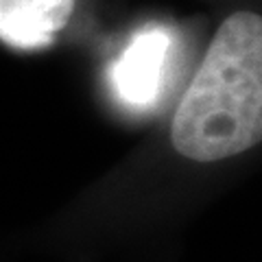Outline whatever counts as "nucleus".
<instances>
[{"label": "nucleus", "mask_w": 262, "mask_h": 262, "mask_svg": "<svg viewBox=\"0 0 262 262\" xmlns=\"http://www.w3.org/2000/svg\"><path fill=\"white\" fill-rule=\"evenodd\" d=\"M75 0H0V39L20 51L53 42L68 24Z\"/></svg>", "instance_id": "obj_3"}, {"label": "nucleus", "mask_w": 262, "mask_h": 262, "mask_svg": "<svg viewBox=\"0 0 262 262\" xmlns=\"http://www.w3.org/2000/svg\"><path fill=\"white\" fill-rule=\"evenodd\" d=\"M262 136V20L236 11L221 24L175 112L179 155L219 162L249 151Z\"/></svg>", "instance_id": "obj_1"}, {"label": "nucleus", "mask_w": 262, "mask_h": 262, "mask_svg": "<svg viewBox=\"0 0 262 262\" xmlns=\"http://www.w3.org/2000/svg\"><path fill=\"white\" fill-rule=\"evenodd\" d=\"M175 35L164 24L138 29L110 66V85L116 101L134 112L158 105L173 57Z\"/></svg>", "instance_id": "obj_2"}]
</instances>
